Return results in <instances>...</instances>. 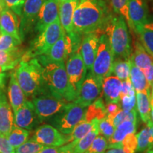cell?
Segmentation results:
<instances>
[{"mask_svg":"<svg viewBox=\"0 0 153 153\" xmlns=\"http://www.w3.org/2000/svg\"><path fill=\"white\" fill-rule=\"evenodd\" d=\"M7 74L0 73V133L7 136L14 126V112L7 97Z\"/></svg>","mask_w":153,"mask_h":153,"instance_id":"8fae6325","label":"cell"},{"mask_svg":"<svg viewBox=\"0 0 153 153\" xmlns=\"http://www.w3.org/2000/svg\"><path fill=\"white\" fill-rule=\"evenodd\" d=\"M43 76L50 92L67 102H73L76 94L70 85L65 62H43Z\"/></svg>","mask_w":153,"mask_h":153,"instance_id":"3957f363","label":"cell"},{"mask_svg":"<svg viewBox=\"0 0 153 153\" xmlns=\"http://www.w3.org/2000/svg\"><path fill=\"white\" fill-rule=\"evenodd\" d=\"M130 58L142 71L148 68L153 63V58L138 41H136L134 43V51L131 53Z\"/></svg>","mask_w":153,"mask_h":153,"instance_id":"d4e9b609","label":"cell"},{"mask_svg":"<svg viewBox=\"0 0 153 153\" xmlns=\"http://www.w3.org/2000/svg\"></svg>","mask_w":153,"mask_h":153,"instance_id":"9f6ffc18","label":"cell"},{"mask_svg":"<svg viewBox=\"0 0 153 153\" xmlns=\"http://www.w3.org/2000/svg\"><path fill=\"white\" fill-rule=\"evenodd\" d=\"M20 19L14 11L6 7L0 14V30L1 33H7L22 42L19 31Z\"/></svg>","mask_w":153,"mask_h":153,"instance_id":"ffe728a7","label":"cell"},{"mask_svg":"<svg viewBox=\"0 0 153 153\" xmlns=\"http://www.w3.org/2000/svg\"><path fill=\"white\" fill-rule=\"evenodd\" d=\"M128 1L129 0H110V3L113 11L116 15L123 16L129 26L130 19L128 15Z\"/></svg>","mask_w":153,"mask_h":153,"instance_id":"836d02e7","label":"cell"},{"mask_svg":"<svg viewBox=\"0 0 153 153\" xmlns=\"http://www.w3.org/2000/svg\"><path fill=\"white\" fill-rule=\"evenodd\" d=\"M15 74L19 86L26 98L50 92L43 76V67L37 57L22 60L15 69Z\"/></svg>","mask_w":153,"mask_h":153,"instance_id":"7a4b0ae2","label":"cell"},{"mask_svg":"<svg viewBox=\"0 0 153 153\" xmlns=\"http://www.w3.org/2000/svg\"><path fill=\"white\" fill-rule=\"evenodd\" d=\"M131 60V58H130ZM130 79L135 91H143L150 94V86L147 81L144 73L139 68L135 65L131 60V71Z\"/></svg>","mask_w":153,"mask_h":153,"instance_id":"484cf974","label":"cell"},{"mask_svg":"<svg viewBox=\"0 0 153 153\" xmlns=\"http://www.w3.org/2000/svg\"><path fill=\"white\" fill-rule=\"evenodd\" d=\"M110 16L102 0H79L72 19L74 32L81 36L92 32L101 34Z\"/></svg>","mask_w":153,"mask_h":153,"instance_id":"6da1fadb","label":"cell"},{"mask_svg":"<svg viewBox=\"0 0 153 153\" xmlns=\"http://www.w3.org/2000/svg\"><path fill=\"white\" fill-rule=\"evenodd\" d=\"M122 148L126 153H135L137 149V137L135 133H130L126 135L121 143L113 148Z\"/></svg>","mask_w":153,"mask_h":153,"instance_id":"8d00e7d4","label":"cell"},{"mask_svg":"<svg viewBox=\"0 0 153 153\" xmlns=\"http://www.w3.org/2000/svg\"><path fill=\"white\" fill-rule=\"evenodd\" d=\"M150 118H151V120H152V122H153V109H151V112H150Z\"/></svg>","mask_w":153,"mask_h":153,"instance_id":"816d5d0a","label":"cell"},{"mask_svg":"<svg viewBox=\"0 0 153 153\" xmlns=\"http://www.w3.org/2000/svg\"><path fill=\"white\" fill-rule=\"evenodd\" d=\"M31 139L45 146L60 147L70 143L68 135L60 133L51 124H43L36 128Z\"/></svg>","mask_w":153,"mask_h":153,"instance_id":"7c38bea8","label":"cell"},{"mask_svg":"<svg viewBox=\"0 0 153 153\" xmlns=\"http://www.w3.org/2000/svg\"><path fill=\"white\" fill-rule=\"evenodd\" d=\"M120 104L119 103H114V102H110L106 104V117L110 118L112 120L116 114L120 110Z\"/></svg>","mask_w":153,"mask_h":153,"instance_id":"f6af8a7d","label":"cell"},{"mask_svg":"<svg viewBox=\"0 0 153 153\" xmlns=\"http://www.w3.org/2000/svg\"><path fill=\"white\" fill-rule=\"evenodd\" d=\"M59 18V0H45L36 18L34 30L41 33Z\"/></svg>","mask_w":153,"mask_h":153,"instance_id":"e0dca14e","label":"cell"},{"mask_svg":"<svg viewBox=\"0 0 153 153\" xmlns=\"http://www.w3.org/2000/svg\"><path fill=\"white\" fill-rule=\"evenodd\" d=\"M0 153H15V149L10 144L7 137L0 133Z\"/></svg>","mask_w":153,"mask_h":153,"instance_id":"7bdbcfd3","label":"cell"},{"mask_svg":"<svg viewBox=\"0 0 153 153\" xmlns=\"http://www.w3.org/2000/svg\"><path fill=\"white\" fill-rule=\"evenodd\" d=\"M129 27L137 34L149 19V9L146 0H129Z\"/></svg>","mask_w":153,"mask_h":153,"instance_id":"2e32d148","label":"cell"},{"mask_svg":"<svg viewBox=\"0 0 153 153\" xmlns=\"http://www.w3.org/2000/svg\"><path fill=\"white\" fill-rule=\"evenodd\" d=\"M79 0H69L59 4V19L65 32L72 39H76L81 36L74 32L73 14L74 9Z\"/></svg>","mask_w":153,"mask_h":153,"instance_id":"d6986e66","label":"cell"},{"mask_svg":"<svg viewBox=\"0 0 153 153\" xmlns=\"http://www.w3.org/2000/svg\"><path fill=\"white\" fill-rule=\"evenodd\" d=\"M152 1H153V0H152Z\"/></svg>","mask_w":153,"mask_h":153,"instance_id":"11a10c76","label":"cell"},{"mask_svg":"<svg viewBox=\"0 0 153 153\" xmlns=\"http://www.w3.org/2000/svg\"><path fill=\"white\" fill-rule=\"evenodd\" d=\"M150 104L151 109H153V87H150Z\"/></svg>","mask_w":153,"mask_h":153,"instance_id":"681fc988","label":"cell"},{"mask_svg":"<svg viewBox=\"0 0 153 153\" xmlns=\"http://www.w3.org/2000/svg\"><path fill=\"white\" fill-rule=\"evenodd\" d=\"M1 30H0V36H1Z\"/></svg>","mask_w":153,"mask_h":153,"instance_id":"db71d44e","label":"cell"},{"mask_svg":"<svg viewBox=\"0 0 153 153\" xmlns=\"http://www.w3.org/2000/svg\"><path fill=\"white\" fill-rule=\"evenodd\" d=\"M99 34L100 33L98 32L85 34L83 35L80 44V53L88 71H91L98 49Z\"/></svg>","mask_w":153,"mask_h":153,"instance_id":"ac0fdd59","label":"cell"},{"mask_svg":"<svg viewBox=\"0 0 153 153\" xmlns=\"http://www.w3.org/2000/svg\"><path fill=\"white\" fill-rule=\"evenodd\" d=\"M69 1V0H59V4L65 2V1Z\"/></svg>","mask_w":153,"mask_h":153,"instance_id":"f5cc1de1","label":"cell"},{"mask_svg":"<svg viewBox=\"0 0 153 153\" xmlns=\"http://www.w3.org/2000/svg\"><path fill=\"white\" fill-rule=\"evenodd\" d=\"M104 153H126L122 148H108V150H106Z\"/></svg>","mask_w":153,"mask_h":153,"instance_id":"c3c4849f","label":"cell"},{"mask_svg":"<svg viewBox=\"0 0 153 153\" xmlns=\"http://www.w3.org/2000/svg\"><path fill=\"white\" fill-rule=\"evenodd\" d=\"M143 72L144 73L145 77L147 79V81H148L149 85H150V87H153V63L148 68L143 70Z\"/></svg>","mask_w":153,"mask_h":153,"instance_id":"bcb514c9","label":"cell"},{"mask_svg":"<svg viewBox=\"0 0 153 153\" xmlns=\"http://www.w3.org/2000/svg\"><path fill=\"white\" fill-rule=\"evenodd\" d=\"M45 0H26L20 16L19 31L22 41L27 33L34 28L36 18Z\"/></svg>","mask_w":153,"mask_h":153,"instance_id":"9a60e30c","label":"cell"},{"mask_svg":"<svg viewBox=\"0 0 153 153\" xmlns=\"http://www.w3.org/2000/svg\"><path fill=\"white\" fill-rule=\"evenodd\" d=\"M137 130V122L132 120H125L116 128L111 137L108 140V148H113L119 144L130 133H135Z\"/></svg>","mask_w":153,"mask_h":153,"instance_id":"603a6c76","label":"cell"},{"mask_svg":"<svg viewBox=\"0 0 153 153\" xmlns=\"http://www.w3.org/2000/svg\"><path fill=\"white\" fill-rule=\"evenodd\" d=\"M120 107L124 111H131L135 109L136 106L135 94L124 95L120 97Z\"/></svg>","mask_w":153,"mask_h":153,"instance_id":"60d3db41","label":"cell"},{"mask_svg":"<svg viewBox=\"0 0 153 153\" xmlns=\"http://www.w3.org/2000/svg\"><path fill=\"white\" fill-rule=\"evenodd\" d=\"M98 126L99 134L106 137L107 140L111 137L115 129H116V128L113 125L112 120H111L106 116L102 119L99 120Z\"/></svg>","mask_w":153,"mask_h":153,"instance_id":"ab89813d","label":"cell"},{"mask_svg":"<svg viewBox=\"0 0 153 153\" xmlns=\"http://www.w3.org/2000/svg\"><path fill=\"white\" fill-rule=\"evenodd\" d=\"M114 61V55L108 38L106 34L101 33L99 36L98 49L90 71L94 77L101 84L106 76L112 74Z\"/></svg>","mask_w":153,"mask_h":153,"instance_id":"8992f818","label":"cell"},{"mask_svg":"<svg viewBox=\"0 0 153 153\" xmlns=\"http://www.w3.org/2000/svg\"><path fill=\"white\" fill-rule=\"evenodd\" d=\"M24 54V51L19 48L11 51H0V73L16 68Z\"/></svg>","mask_w":153,"mask_h":153,"instance_id":"cb8c5ba5","label":"cell"},{"mask_svg":"<svg viewBox=\"0 0 153 153\" xmlns=\"http://www.w3.org/2000/svg\"><path fill=\"white\" fill-rule=\"evenodd\" d=\"M127 120L137 122V111L135 110V108L131 111H124L120 109L112 119V123L114 127L116 128L120 123Z\"/></svg>","mask_w":153,"mask_h":153,"instance_id":"f35d334b","label":"cell"},{"mask_svg":"<svg viewBox=\"0 0 153 153\" xmlns=\"http://www.w3.org/2000/svg\"><path fill=\"white\" fill-rule=\"evenodd\" d=\"M85 108L74 101L68 103L61 111L48 122L60 133L69 135L72 133L74 127L82 121Z\"/></svg>","mask_w":153,"mask_h":153,"instance_id":"52a82bcc","label":"cell"},{"mask_svg":"<svg viewBox=\"0 0 153 153\" xmlns=\"http://www.w3.org/2000/svg\"><path fill=\"white\" fill-rule=\"evenodd\" d=\"M79 48L76 47L71 37L62 30L59 39L51 47L48 52L46 54L37 57V59L41 62H65L71 53L77 51Z\"/></svg>","mask_w":153,"mask_h":153,"instance_id":"9c48e42d","label":"cell"},{"mask_svg":"<svg viewBox=\"0 0 153 153\" xmlns=\"http://www.w3.org/2000/svg\"><path fill=\"white\" fill-rule=\"evenodd\" d=\"M26 0H4L6 7L20 17Z\"/></svg>","mask_w":153,"mask_h":153,"instance_id":"b9f144b4","label":"cell"},{"mask_svg":"<svg viewBox=\"0 0 153 153\" xmlns=\"http://www.w3.org/2000/svg\"><path fill=\"white\" fill-rule=\"evenodd\" d=\"M135 94V90L134 89L130 76L126 80L121 82V90H120V97L124 95H133Z\"/></svg>","mask_w":153,"mask_h":153,"instance_id":"ee69618b","label":"cell"},{"mask_svg":"<svg viewBox=\"0 0 153 153\" xmlns=\"http://www.w3.org/2000/svg\"><path fill=\"white\" fill-rule=\"evenodd\" d=\"M30 134V131L14 125L7 137L13 148L16 149L29 139Z\"/></svg>","mask_w":153,"mask_h":153,"instance_id":"4dcf8cb0","label":"cell"},{"mask_svg":"<svg viewBox=\"0 0 153 153\" xmlns=\"http://www.w3.org/2000/svg\"><path fill=\"white\" fill-rule=\"evenodd\" d=\"M136 97V108L143 123L150 119L151 107L150 104V94L143 91H135Z\"/></svg>","mask_w":153,"mask_h":153,"instance_id":"f1b7e54d","label":"cell"},{"mask_svg":"<svg viewBox=\"0 0 153 153\" xmlns=\"http://www.w3.org/2000/svg\"><path fill=\"white\" fill-rule=\"evenodd\" d=\"M6 7H6L4 0H0V14H1V11H2Z\"/></svg>","mask_w":153,"mask_h":153,"instance_id":"f907efd6","label":"cell"},{"mask_svg":"<svg viewBox=\"0 0 153 153\" xmlns=\"http://www.w3.org/2000/svg\"><path fill=\"white\" fill-rule=\"evenodd\" d=\"M98 123L99 121H97L91 131L76 143L70 153H85V151L90 146L95 137L99 135Z\"/></svg>","mask_w":153,"mask_h":153,"instance_id":"f546056e","label":"cell"},{"mask_svg":"<svg viewBox=\"0 0 153 153\" xmlns=\"http://www.w3.org/2000/svg\"><path fill=\"white\" fill-rule=\"evenodd\" d=\"M45 147L30 138L15 149V153H39Z\"/></svg>","mask_w":153,"mask_h":153,"instance_id":"e575fe53","label":"cell"},{"mask_svg":"<svg viewBox=\"0 0 153 153\" xmlns=\"http://www.w3.org/2000/svg\"><path fill=\"white\" fill-rule=\"evenodd\" d=\"M101 94V84L94 77L90 71L86 76L78 91L74 103L87 108Z\"/></svg>","mask_w":153,"mask_h":153,"instance_id":"4fadbf2b","label":"cell"},{"mask_svg":"<svg viewBox=\"0 0 153 153\" xmlns=\"http://www.w3.org/2000/svg\"><path fill=\"white\" fill-rule=\"evenodd\" d=\"M106 104H104L102 97H99L94 101L92 104L85 108V114L82 121H91L97 119L101 120L106 116Z\"/></svg>","mask_w":153,"mask_h":153,"instance_id":"4316f807","label":"cell"},{"mask_svg":"<svg viewBox=\"0 0 153 153\" xmlns=\"http://www.w3.org/2000/svg\"><path fill=\"white\" fill-rule=\"evenodd\" d=\"M41 123L48 120L63 109L68 104L63 99L53 95L51 92L36 96L30 99Z\"/></svg>","mask_w":153,"mask_h":153,"instance_id":"ba28073f","label":"cell"},{"mask_svg":"<svg viewBox=\"0 0 153 153\" xmlns=\"http://www.w3.org/2000/svg\"><path fill=\"white\" fill-rule=\"evenodd\" d=\"M45 146L39 153H65L62 147Z\"/></svg>","mask_w":153,"mask_h":153,"instance_id":"7dc6e473","label":"cell"},{"mask_svg":"<svg viewBox=\"0 0 153 153\" xmlns=\"http://www.w3.org/2000/svg\"><path fill=\"white\" fill-rule=\"evenodd\" d=\"M122 81L115 75L106 76L101 84V91L106 104L110 102L119 103Z\"/></svg>","mask_w":153,"mask_h":153,"instance_id":"44dd1931","label":"cell"},{"mask_svg":"<svg viewBox=\"0 0 153 153\" xmlns=\"http://www.w3.org/2000/svg\"><path fill=\"white\" fill-rule=\"evenodd\" d=\"M108 146V140L99 133L85 153H104Z\"/></svg>","mask_w":153,"mask_h":153,"instance_id":"d590c367","label":"cell"},{"mask_svg":"<svg viewBox=\"0 0 153 153\" xmlns=\"http://www.w3.org/2000/svg\"><path fill=\"white\" fill-rule=\"evenodd\" d=\"M135 135L137 137V152H145L149 149L152 148L153 138L151 136L148 126L143 128L138 133Z\"/></svg>","mask_w":153,"mask_h":153,"instance_id":"d6a6232c","label":"cell"},{"mask_svg":"<svg viewBox=\"0 0 153 153\" xmlns=\"http://www.w3.org/2000/svg\"><path fill=\"white\" fill-rule=\"evenodd\" d=\"M60 19L48 26L30 43L29 48L24 53L22 60H28L45 55L55 43L62 32Z\"/></svg>","mask_w":153,"mask_h":153,"instance_id":"5b68a950","label":"cell"},{"mask_svg":"<svg viewBox=\"0 0 153 153\" xmlns=\"http://www.w3.org/2000/svg\"><path fill=\"white\" fill-rule=\"evenodd\" d=\"M7 97L13 112H15L24 104L27 98L17 82L15 71H12L9 74V79L7 87Z\"/></svg>","mask_w":153,"mask_h":153,"instance_id":"7402d4cb","label":"cell"},{"mask_svg":"<svg viewBox=\"0 0 153 153\" xmlns=\"http://www.w3.org/2000/svg\"><path fill=\"white\" fill-rule=\"evenodd\" d=\"M65 65L69 81L77 96L78 91L87 76V72L79 48L71 53L67 59Z\"/></svg>","mask_w":153,"mask_h":153,"instance_id":"30bf717a","label":"cell"},{"mask_svg":"<svg viewBox=\"0 0 153 153\" xmlns=\"http://www.w3.org/2000/svg\"><path fill=\"white\" fill-rule=\"evenodd\" d=\"M22 43L9 34L1 33L0 36V51H8L18 48Z\"/></svg>","mask_w":153,"mask_h":153,"instance_id":"74e56055","label":"cell"},{"mask_svg":"<svg viewBox=\"0 0 153 153\" xmlns=\"http://www.w3.org/2000/svg\"><path fill=\"white\" fill-rule=\"evenodd\" d=\"M32 101L26 99L22 106L14 112V125L33 131L41 124Z\"/></svg>","mask_w":153,"mask_h":153,"instance_id":"5bb4252c","label":"cell"},{"mask_svg":"<svg viewBox=\"0 0 153 153\" xmlns=\"http://www.w3.org/2000/svg\"><path fill=\"white\" fill-rule=\"evenodd\" d=\"M103 33L107 36L114 57L129 59L132 53L131 38L125 19L116 15L110 16Z\"/></svg>","mask_w":153,"mask_h":153,"instance_id":"277c9868","label":"cell"},{"mask_svg":"<svg viewBox=\"0 0 153 153\" xmlns=\"http://www.w3.org/2000/svg\"><path fill=\"white\" fill-rule=\"evenodd\" d=\"M140 42L153 58V20L149 19L137 33Z\"/></svg>","mask_w":153,"mask_h":153,"instance_id":"83f0119b","label":"cell"},{"mask_svg":"<svg viewBox=\"0 0 153 153\" xmlns=\"http://www.w3.org/2000/svg\"><path fill=\"white\" fill-rule=\"evenodd\" d=\"M131 60L129 59L116 58L112 67V73L118 79L123 81L130 76Z\"/></svg>","mask_w":153,"mask_h":153,"instance_id":"1f68e13d","label":"cell"}]
</instances>
